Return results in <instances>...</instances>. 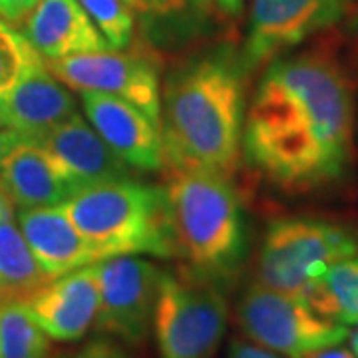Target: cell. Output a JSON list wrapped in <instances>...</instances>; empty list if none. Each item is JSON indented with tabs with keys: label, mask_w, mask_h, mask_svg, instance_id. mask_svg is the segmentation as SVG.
Instances as JSON below:
<instances>
[{
	"label": "cell",
	"mask_w": 358,
	"mask_h": 358,
	"mask_svg": "<svg viewBox=\"0 0 358 358\" xmlns=\"http://www.w3.org/2000/svg\"><path fill=\"white\" fill-rule=\"evenodd\" d=\"M245 112L243 155L268 183L315 192L345 178L355 157V86L327 48L275 58Z\"/></svg>",
	"instance_id": "obj_1"
},
{
	"label": "cell",
	"mask_w": 358,
	"mask_h": 358,
	"mask_svg": "<svg viewBox=\"0 0 358 358\" xmlns=\"http://www.w3.org/2000/svg\"><path fill=\"white\" fill-rule=\"evenodd\" d=\"M245 74L229 46L195 54L171 70L159 114L166 169L233 178L243 154Z\"/></svg>",
	"instance_id": "obj_2"
},
{
	"label": "cell",
	"mask_w": 358,
	"mask_h": 358,
	"mask_svg": "<svg viewBox=\"0 0 358 358\" xmlns=\"http://www.w3.org/2000/svg\"><path fill=\"white\" fill-rule=\"evenodd\" d=\"M164 192L178 259L203 279L229 281L247 255L243 209L229 178L203 169H167Z\"/></svg>",
	"instance_id": "obj_3"
},
{
	"label": "cell",
	"mask_w": 358,
	"mask_h": 358,
	"mask_svg": "<svg viewBox=\"0 0 358 358\" xmlns=\"http://www.w3.org/2000/svg\"><path fill=\"white\" fill-rule=\"evenodd\" d=\"M62 207L100 261L122 255L178 259L164 187L140 179L106 181L80 189Z\"/></svg>",
	"instance_id": "obj_4"
},
{
	"label": "cell",
	"mask_w": 358,
	"mask_h": 358,
	"mask_svg": "<svg viewBox=\"0 0 358 358\" xmlns=\"http://www.w3.org/2000/svg\"><path fill=\"white\" fill-rule=\"evenodd\" d=\"M227 322L221 285L187 268L162 273L152 322L159 358H213Z\"/></svg>",
	"instance_id": "obj_5"
},
{
	"label": "cell",
	"mask_w": 358,
	"mask_h": 358,
	"mask_svg": "<svg viewBox=\"0 0 358 358\" xmlns=\"http://www.w3.org/2000/svg\"><path fill=\"white\" fill-rule=\"evenodd\" d=\"M355 255L358 239L348 229L319 219H277L263 237L255 282L305 299L331 263Z\"/></svg>",
	"instance_id": "obj_6"
},
{
	"label": "cell",
	"mask_w": 358,
	"mask_h": 358,
	"mask_svg": "<svg viewBox=\"0 0 358 358\" xmlns=\"http://www.w3.org/2000/svg\"><path fill=\"white\" fill-rule=\"evenodd\" d=\"M237 322L243 334L275 355L307 358L350 336L346 324L319 315L305 299L253 282L237 305Z\"/></svg>",
	"instance_id": "obj_7"
},
{
	"label": "cell",
	"mask_w": 358,
	"mask_h": 358,
	"mask_svg": "<svg viewBox=\"0 0 358 358\" xmlns=\"http://www.w3.org/2000/svg\"><path fill=\"white\" fill-rule=\"evenodd\" d=\"M131 48V46H129ZM98 50L46 60L52 74L76 92H100L136 106L159 128L162 80L157 54L138 46L134 50Z\"/></svg>",
	"instance_id": "obj_8"
},
{
	"label": "cell",
	"mask_w": 358,
	"mask_h": 358,
	"mask_svg": "<svg viewBox=\"0 0 358 358\" xmlns=\"http://www.w3.org/2000/svg\"><path fill=\"white\" fill-rule=\"evenodd\" d=\"M162 273V268L138 255L100 261V307L94 329L124 345H141L154 322Z\"/></svg>",
	"instance_id": "obj_9"
},
{
	"label": "cell",
	"mask_w": 358,
	"mask_h": 358,
	"mask_svg": "<svg viewBox=\"0 0 358 358\" xmlns=\"http://www.w3.org/2000/svg\"><path fill=\"white\" fill-rule=\"evenodd\" d=\"M352 0H253L241 62L253 72L334 26Z\"/></svg>",
	"instance_id": "obj_10"
},
{
	"label": "cell",
	"mask_w": 358,
	"mask_h": 358,
	"mask_svg": "<svg viewBox=\"0 0 358 358\" xmlns=\"http://www.w3.org/2000/svg\"><path fill=\"white\" fill-rule=\"evenodd\" d=\"M20 64L4 94L8 128L22 140L38 141L76 114L72 92L52 74L46 60L20 30Z\"/></svg>",
	"instance_id": "obj_11"
},
{
	"label": "cell",
	"mask_w": 358,
	"mask_h": 358,
	"mask_svg": "<svg viewBox=\"0 0 358 358\" xmlns=\"http://www.w3.org/2000/svg\"><path fill=\"white\" fill-rule=\"evenodd\" d=\"M84 115L110 150L136 171L164 169V141L154 122L126 100L100 92H80Z\"/></svg>",
	"instance_id": "obj_12"
},
{
	"label": "cell",
	"mask_w": 358,
	"mask_h": 358,
	"mask_svg": "<svg viewBox=\"0 0 358 358\" xmlns=\"http://www.w3.org/2000/svg\"><path fill=\"white\" fill-rule=\"evenodd\" d=\"M26 307L50 341L76 343L84 338L100 307L98 263L48 281L26 301Z\"/></svg>",
	"instance_id": "obj_13"
},
{
	"label": "cell",
	"mask_w": 358,
	"mask_h": 358,
	"mask_svg": "<svg viewBox=\"0 0 358 358\" xmlns=\"http://www.w3.org/2000/svg\"><path fill=\"white\" fill-rule=\"evenodd\" d=\"M38 143L50 154L76 192L96 183L134 179L136 169L120 159L94 126L78 112L46 134Z\"/></svg>",
	"instance_id": "obj_14"
},
{
	"label": "cell",
	"mask_w": 358,
	"mask_h": 358,
	"mask_svg": "<svg viewBox=\"0 0 358 358\" xmlns=\"http://www.w3.org/2000/svg\"><path fill=\"white\" fill-rule=\"evenodd\" d=\"M18 225L48 279L100 263L98 253L68 217L62 203L16 211Z\"/></svg>",
	"instance_id": "obj_15"
},
{
	"label": "cell",
	"mask_w": 358,
	"mask_h": 358,
	"mask_svg": "<svg viewBox=\"0 0 358 358\" xmlns=\"http://www.w3.org/2000/svg\"><path fill=\"white\" fill-rule=\"evenodd\" d=\"M0 187L16 211L64 203L76 189L38 141L20 140L0 167Z\"/></svg>",
	"instance_id": "obj_16"
},
{
	"label": "cell",
	"mask_w": 358,
	"mask_h": 358,
	"mask_svg": "<svg viewBox=\"0 0 358 358\" xmlns=\"http://www.w3.org/2000/svg\"><path fill=\"white\" fill-rule=\"evenodd\" d=\"M22 34L44 60L110 48L78 0H40L26 16Z\"/></svg>",
	"instance_id": "obj_17"
},
{
	"label": "cell",
	"mask_w": 358,
	"mask_h": 358,
	"mask_svg": "<svg viewBox=\"0 0 358 358\" xmlns=\"http://www.w3.org/2000/svg\"><path fill=\"white\" fill-rule=\"evenodd\" d=\"M48 281L18 225L16 207L0 187V303H26Z\"/></svg>",
	"instance_id": "obj_18"
},
{
	"label": "cell",
	"mask_w": 358,
	"mask_h": 358,
	"mask_svg": "<svg viewBox=\"0 0 358 358\" xmlns=\"http://www.w3.org/2000/svg\"><path fill=\"white\" fill-rule=\"evenodd\" d=\"M145 38L171 40L199 34L217 20L215 0H124Z\"/></svg>",
	"instance_id": "obj_19"
},
{
	"label": "cell",
	"mask_w": 358,
	"mask_h": 358,
	"mask_svg": "<svg viewBox=\"0 0 358 358\" xmlns=\"http://www.w3.org/2000/svg\"><path fill=\"white\" fill-rule=\"evenodd\" d=\"M310 307L341 324H358V257L331 263L305 294Z\"/></svg>",
	"instance_id": "obj_20"
},
{
	"label": "cell",
	"mask_w": 358,
	"mask_h": 358,
	"mask_svg": "<svg viewBox=\"0 0 358 358\" xmlns=\"http://www.w3.org/2000/svg\"><path fill=\"white\" fill-rule=\"evenodd\" d=\"M50 338L26 303H0V358H48Z\"/></svg>",
	"instance_id": "obj_21"
},
{
	"label": "cell",
	"mask_w": 358,
	"mask_h": 358,
	"mask_svg": "<svg viewBox=\"0 0 358 358\" xmlns=\"http://www.w3.org/2000/svg\"><path fill=\"white\" fill-rule=\"evenodd\" d=\"M103 40L114 50H126L136 42V18L124 0H78Z\"/></svg>",
	"instance_id": "obj_22"
},
{
	"label": "cell",
	"mask_w": 358,
	"mask_h": 358,
	"mask_svg": "<svg viewBox=\"0 0 358 358\" xmlns=\"http://www.w3.org/2000/svg\"><path fill=\"white\" fill-rule=\"evenodd\" d=\"M20 30L0 20V92H6L14 82L20 64Z\"/></svg>",
	"instance_id": "obj_23"
},
{
	"label": "cell",
	"mask_w": 358,
	"mask_h": 358,
	"mask_svg": "<svg viewBox=\"0 0 358 358\" xmlns=\"http://www.w3.org/2000/svg\"><path fill=\"white\" fill-rule=\"evenodd\" d=\"M48 358H129L126 350L114 338H94L70 352H60Z\"/></svg>",
	"instance_id": "obj_24"
},
{
	"label": "cell",
	"mask_w": 358,
	"mask_h": 358,
	"mask_svg": "<svg viewBox=\"0 0 358 358\" xmlns=\"http://www.w3.org/2000/svg\"><path fill=\"white\" fill-rule=\"evenodd\" d=\"M40 4V0H0V20L18 24Z\"/></svg>",
	"instance_id": "obj_25"
},
{
	"label": "cell",
	"mask_w": 358,
	"mask_h": 358,
	"mask_svg": "<svg viewBox=\"0 0 358 358\" xmlns=\"http://www.w3.org/2000/svg\"><path fill=\"white\" fill-rule=\"evenodd\" d=\"M229 358H281L279 355H275V352H271L267 348H263V346H257L251 345V343H241V341H237V343H233L231 345V352Z\"/></svg>",
	"instance_id": "obj_26"
},
{
	"label": "cell",
	"mask_w": 358,
	"mask_h": 358,
	"mask_svg": "<svg viewBox=\"0 0 358 358\" xmlns=\"http://www.w3.org/2000/svg\"><path fill=\"white\" fill-rule=\"evenodd\" d=\"M20 140H22V138L10 128H0V167H2L4 157L10 154V150H13L14 145Z\"/></svg>",
	"instance_id": "obj_27"
},
{
	"label": "cell",
	"mask_w": 358,
	"mask_h": 358,
	"mask_svg": "<svg viewBox=\"0 0 358 358\" xmlns=\"http://www.w3.org/2000/svg\"><path fill=\"white\" fill-rule=\"evenodd\" d=\"M307 358H357L355 357V352L352 350H348V348H343L341 345L336 346H329V348H322L319 352H313V355H308Z\"/></svg>",
	"instance_id": "obj_28"
},
{
	"label": "cell",
	"mask_w": 358,
	"mask_h": 358,
	"mask_svg": "<svg viewBox=\"0 0 358 358\" xmlns=\"http://www.w3.org/2000/svg\"><path fill=\"white\" fill-rule=\"evenodd\" d=\"M217 6L221 8V13H225L227 16H239L243 6H241V0H215Z\"/></svg>",
	"instance_id": "obj_29"
},
{
	"label": "cell",
	"mask_w": 358,
	"mask_h": 358,
	"mask_svg": "<svg viewBox=\"0 0 358 358\" xmlns=\"http://www.w3.org/2000/svg\"><path fill=\"white\" fill-rule=\"evenodd\" d=\"M0 128H8V115H6V103L2 92H0Z\"/></svg>",
	"instance_id": "obj_30"
},
{
	"label": "cell",
	"mask_w": 358,
	"mask_h": 358,
	"mask_svg": "<svg viewBox=\"0 0 358 358\" xmlns=\"http://www.w3.org/2000/svg\"><path fill=\"white\" fill-rule=\"evenodd\" d=\"M350 346H352V352H355V357L358 358V324L357 329H355V333H350Z\"/></svg>",
	"instance_id": "obj_31"
}]
</instances>
